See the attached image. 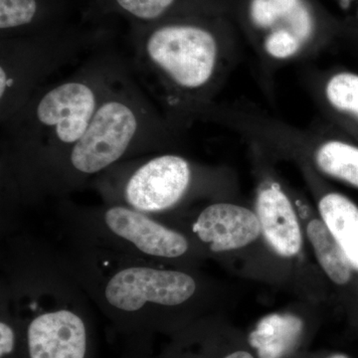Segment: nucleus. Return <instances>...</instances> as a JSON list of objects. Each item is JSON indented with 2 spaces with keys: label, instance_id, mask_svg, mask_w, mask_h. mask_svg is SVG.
I'll return each instance as SVG.
<instances>
[{
  "label": "nucleus",
  "instance_id": "1",
  "mask_svg": "<svg viewBox=\"0 0 358 358\" xmlns=\"http://www.w3.org/2000/svg\"><path fill=\"white\" fill-rule=\"evenodd\" d=\"M128 59L109 46L69 76L39 89L1 126V236L18 229L17 213L34 206L42 183L80 140L103 99L129 71Z\"/></svg>",
  "mask_w": 358,
  "mask_h": 358
},
{
  "label": "nucleus",
  "instance_id": "2",
  "mask_svg": "<svg viewBox=\"0 0 358 358\" xmlns=\"http://www.w3.org/2000/svg\"><path fill=\"white\" fill-rule=\"evenodd\" d=\"M0 268V296L24 327L25 358H96L92 301L63 251L15 231L2 238Z\"/></svg>",
  "mask_w": 358,
  "mask_h": 358
},
{
  "label": "nucleus",
  "instance_id": "3",
  "mask_svg": "<svg viewBox=\"0 0 358 358\" xmlns=\"http://www.w3.org/2000/svg\"><path fill=\"white\" fill-rule=\"evenodd\" d=\"M92 303L122 336L173 334L199 294L196 277L169 264L71 245L63 251Z\"/></svg>",
  "mask_w": 358,
  "mask_h": 358
},
{
  "label": "nucleus",
  "instance_id": "4",
  "mask_svg": "<svg viewBox=\"0 0 358 358\" xmlns=\"http://www.w3.org/2000/svg\"><path fill=\"white\" fill-rule=\"evenodd\" d=\"M173 129L129 70L103 99L83 136L45 179L35 205L67 199L120 162L167 152Z\"/></svg>",
  "mask_w": 358,
  "mask_h": 358
},
{
  "label": "nucleus",
  "instance_id": "5",
  "mask_svg": "<svg viewBox=\"0 0 358 358\" xmlns=\"http://www.w3.org/2000/svg\"><path fill=\"white\" fill-rule=\"evenodd\" d=\"M131 74L174 129L206 100L222 65L217 28L196 15L131 25Z\"/></svg>",
  "mask_w": 358,
  "mask_h": 358
},
{
  "label": "nucleus",
  "instance_id": "6",
  "mask_svg": "<svg viewBox=\"0 0 358 358\" xmlns=\"http://www.w3.org/2000/svg\"><path fill=\"white\" fill-rule=\"evenodd\" d=\"M102 26L65 23L46 31L0 38V124L25 105L63 68L109 46Z\"/></svg>",
  "mask_w": 358,
  "mask_h": 358
},
{
  "label": "nucleus",
  "instance_id": "7",
  "mask_svg": "<svg viewBox=\"0 0 358 358\" xmlns=\"http://www.w3.org/2000/svg\"><path fill=\"white\" fill-rule=\"evenodd\" d=\"M55 210L71 245L110 250L169 265L192 254V241L182 231L124 205L103 202L85 206L63 199L58 200Z\"/></svg>",
  "mask_w": 358,
  "mask_h": 358
},
{
  "label": "nucleus",
  "instance_id": "8",
  "mask_svg": "<svg viewBox=\"0 0 358 358\" xmlns=\"http://www.w3.org/2000/svg\"><path fill=\"white\" fill-rule=\"evenodd\" d=\"M195 176L189 160L166 152L120 162L94 178L89 186L103 203L124 205L164 219L187 199Z\"/></svg>",
  "mask_w": 358,
  "mask_h": 358
},
{
  "label": "nucleus",
  "instance_id": "9",
  "mask_svg": "<svg viewBox=\"0 0 358 358\" xmlns=\"http://www.w3.org/2000/svg\"><path fill=\"white\" fill-rule=\"evenodd\" d=\"M252 25L263 35L270 57L287 60L298 55L315 32V20L306 0H251Z\"/></svg>",
  "mask_w": 358,
  "mask_h": 358
},
{
  "label": "nucleus",
  "instance_id": "10",
  "mask_svg": "<svg viewBox=\"0 0 358 358\" xmlns=\"http://www.w3.org/2000/svg\"><path fill=\"white\" fill-rule=\"evenodd\" d=\"M190 232L211 253L223 254L255 241L262 229L258 216L249 209L215 202L199 212Z\"/></svg>",
  "mask_w": 358,
  "mask_h": 358
},
{
  "label": "nucleus",
  "instance_id": "11",
  "mask_svg": "<svg viewBox=\"0 0 358 358\" xmlns=\"http://www.w3.org/2000/svg\"><path fill=\"white\" fill-rule=\"evenodd\" d=\"M257 216L264 236L275 253L289 258L300 252V225L291 202L279 188L271 186L259 193Z\"/></svg>",
  "mask_w": 358,
  "mask_h": 358
},
{
  "label": "nucleus",
  "instance_id": "12",
  "mask_svg": "<svg viewBox=\"0 0 358 358\" xmlns=\"http://www.w3.org/2000/svg\"><path fill=\"white\" fill-rule=\"evenodd\" d=\"M69 0H0V38L46 31L68 21Z\"/></svg>",
  "mask_w": 358,
  "mask_h": 358
},
{
  "label": "nucleus",
  "instance_id": "13",
  "mask_svg": "<svg viewBox=\"0 0 358 358\" xmlns=\"http://www.w3.org/2000/svg\"><path fill=\"white\" fill-rule=\"evenodd\" d=\"M171 336L159 358H257L250 345H231L226 334L212 324H187Z\"/></svg>",
  "mask_w": 358,
  "mask_h": 358
},
{
  "label": "nucleus",
  "instance_id": "14",
  "mask_svg": "<svg viewBox=\"0 0 358 358\" xmlns=\"http://www.w3.org/2000/svg\"><path fill=\"white\" fill-rule=\"evenodd\" d=\"M305 336V322L298 315L271 313L259 320L247 341L257 358H294Z\"/></svg>",
  "mask_w": 358,
  "mask_h": 358
},
{
  "label": "nucleus",
  "instance_id": "15",
  "mask_svg": "<svg viewBox=\"0 0 358 358\" xmlns=\"http://www.w3.org/2000/svg\"><path fill=\"white\" fill-rule=\"evenodd\" d=\"M192 0H91L85 20L120 15L131 25H152L192 14Z\"/></svg>",
  "mask_w": 358,
  "mask_h": 358
},
{
  "label": "nucleus",
  "instance_id": "16",
  "mask_svg": "<svg viewBox=\"0 0 358 358\" xmlns=\"http://www.w3.org/2000/svg\"><path fill=\"white\" fill-rule=\"evenodd\" d=\"M322 222L358 268V207L339 193H329L319 205Z\"/></svg>",
  "mask_w": 358,
  "mask_h": 358
},
{
  "label": "nucleus",
  "instance_id": "17",
  "mask_svg": "<svg viewBox=\"0 0 358 358\" xmlns=\"http://www.w3.org/2000/svg\"><path fill=\"white\" fill-rule=\"evenodd\" d=\"M308 236L317 260L331 281L345 285L352 279V264L326 224L320 220L308 223Z\"/></svg>",
  "mask_w": 358,
  "mask_h": 358
},
{
  "label": "nucleus",
  "instance_id": "18",
  "mask_svg": "<svg viewBox=\"0 0 358 358\" xmlns=\"http://www.w3.org/2000/svg\"><path fill=\"white\" fill-rule=\"evenodd\" d=\"M315 162L322 173L358 188V148L343 141H327L317 148Z\"/></svg>",
  "mask_w": 358,
  "mask_h": 358
},
{
  "label": "nucleus",
  "instance_id": "19",
  "mask_svg": "<svg viewBox=\"0 0 358 358\" xmlns=\"http://www.w3.org/2000/svg\"><path fill=\"white\" fill-rule=\"evenodd\" d=\"M0 358H25L24 327L6 299L0 296Z\"/></svg>",
  "mask_w": 358,
  "mask_h": 358
},
{
  "label": "nucleus",
  "instance_id": "20",
  "mask_svg": "<svg viewBox=\"0 0 358 358\" xmlns=\"http://www.w3.org/2000/svg\"><path fill=\"white\" fill-rule=\"evenodd\" d=\"M326 96L334 109L358 119V75L348 72L334 75L327 82Z\"/></svg>",
  "mask_w": 358,
  "mask_h": 358
},
{
  "label": "nucleus",
  "instance_id": "21",
  "mask_svg": "<svg viewBox=\"0 0 358 358\" xmlns=\"http://www.w3.org/2000/svg\"><path fill=\"white\" fill-rule=\"evenodd\" d=\"M121 358H155L152 336L136 334L126 336Z\"/></svg>",
  "mask_w": 358,
  "mask_h": 358
},
{
  "label": "nucleus",
  "instance_id": "22",
  "mask_svg": "<svg viewBox=\"0 0 358 358\" xmlns=\"http://www.w3.org/2000/svg\"><path fill=\"white\" fill-rule=\"evenodd\" d=\"M322 358H350L348 355H345V353H331V355H327V357Z\"/></svg>",
  "mask_w": 358,
  "mask_h": 358
}]
</instances>
